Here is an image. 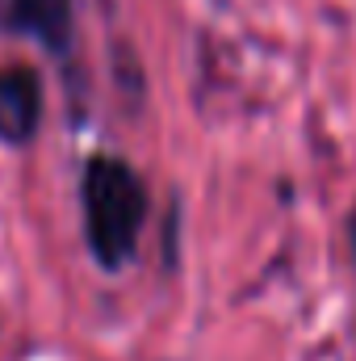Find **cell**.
Wrapping results in <instances>:
<instances>
[{"mask_svg":"<svg viewBox=\"0 0 356 361\" xmlns=\"http://www.w3.org/2000/svg\"><path fill=\"white\" fill-rule=\"evenodd\" d=\"M84 240L101 269L117 273L139 248L147 223V185L122 156H92L80 180Z\"/></svg>","mask_w":356,"mask_h":361,"instance_id":"cell-1","label":"cell"},{"mask_svg":"<svg viewBox=\"0 0 356 361\" xmlns=\"http://www.w3.org/2000/svg\"><path fill=\"white\" fill-rule=\"evenodd\" d=\"M42 122V76L25 63L0 68V143H30Z\"/></svg>","mask_w":356,"mask_h":361,"instance_id":"cell-2","label":"cell"},{"mask_svg":"<svg viewBox=\"0 0 356 361\" xmlns=\"http://www.w3.org/2000/svg\"><path fill=\"white\" fill-rule=\"evenodd\" d=\"M8 25L38 38L51 55H68L76 34V0H8Z\"/></svg>","mask_w":356,"mask_h":361,"instance_id":"cell-3","label":"cell"}]
</instances>
